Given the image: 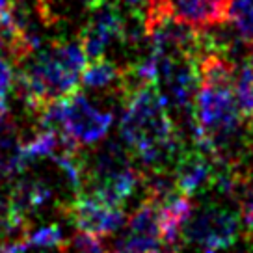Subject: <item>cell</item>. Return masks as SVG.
I'll return each instance as SVG.
<instances>
[{
	"mask_svg": "<svg viewBox=\"0 0 253 253\" xmlns=\"http://www.w3.org/2000/svg\"><path fill=\"white\" fill-rule=\"evenodd\" d=\"M240 227H242L240 214L212 203V205L203 207L198 212L194 211L192 218L184 227L182 238L218 252L237 242Z\"/></svg>",
	"mask_w": 253,
	"mask_h": 253,
	"instance_id": "cell-1",
	"label": "cell"
},
{
	"mask_svg": "<svg viewBox=\"0 0 253 253\" xmlns=\"http://www.w3.org/2000/svg\"><path fill=\"white\" fill-rule=\"evenodd\" d=\"M112 112L95 108L80 91L63 97V125L60 132L71 134L80 145L101 142L112 126Z\"/></svg>",
	"mask_w": 253,
	"mask_h": 253,
	"instance_id": "cell-2",
	"label": "cell"
},
{
	"mask_svg": "<svg viewBox=\"0 0 253 253\" xmlns=\"http://www.w3.org/2000/svg\"><path fill=\"white\" fill-rule=\"evenodd\" d=\"M63 214L77 225L79 231L108 237L125 225L126 214L123 207H108L91 196L89 192H79L71 203L63 205Z\"/></svg>",
	"mask_w": 253,
	"mask_h": 253,
	"instance_id": "cell-3",
	"label": "cell"
},
{
	"mask_svg": "<svg viewBox=\"0 0 253 253\" xmlns=\"http://www.w3.org/2000/svg\"><path fill=\"white\" fill-rule=\"evenodd\" d=\"M233 0H155L164 15L194 28H211L229 23Z\"/></svg>",
	"mask_w": 253,
	"mask_h": 253,
	"instance_id": "cell-4",
	"label": "cell"
},
{
	"mask_svg": "<svg viewBox=\"0 0 253 253\" xmlns=\"http://www.w3.org/2000/svg\"><path fill=\"white\" fill-rule=\"evenodd\" d=\"M125 19L116 4H103L95 9V15L80 30V45L86 52L87 60L103 58L104 50L112 40L123 38Z\"/></svg>",
	"mask_w": 253,
	"mask_h": 253,
	"instance_id": "cell-5",
	"label": "cell"
},
{
	"mask_svg": "<svg viewBox=\"0 0 253 253\" xmlns=\"http://www.w3.org/2000/svg\"><path fill=\"white\" fill-rule=\"evenodd\" d=\"M216 158L203 153L194 145V149H182L175 160L173 179L177 190L184 196H194L199 190L212 184Z\"/></svg>",
	"mask_w": 253,
	"mask_h": 253,
	"instance_id": "cell-6",
	"label": "cell"
},
{
	"mask_svg": "<svg viewBox=\"0 0 253 253\" xmlns=\"http://www.w3.org/2000/svg\"><path fill=\"white\" fill-rule=\"evenodd\" d=\"M192 214H194V203L190 201L188 196L181 192L158 203V225H160L162 244L177 248Z\"/></svg>",
	"mask_w": 253,
	"mask_h": 253,
	"instance_id": "cell-7",
	"label": "cell"
},
{
	"mask_svg": "<svg viewBox=\"0 0 253 253\" xmlns=\"http://www.w3.org/2000/svg\"><path fill=\"white\" fill-rule=\"evenodd\" d=\"M26 162L23 157V143L19 130L9 116H0V181H6L21 173Z\"/></svg>",
	"mask_w": 253,
	"mask_h": 253,
	"instance_id": "cell-8",
	"label": "cell"
},
{
	"mask_svg": "<svg viewBox=\"0 0 253 253\" xmlns=\"http://www.w3.org/2000/svg\"><path fill=\"white\" fill-rule=\"evenodd\" d=\"M121 80H123V69L108 58H97L89 60L86 67L80 73V82L87 89H121Z\"/></svg>",
	"mask_w": 253,
	"mask_h": 253,
	"instance_id": "cell-9",
	"label": "cell"
},
{
	"mask_svg": "<svg viewBox=\"0 0 253 253\" xmlns=\"http://www.w3.org/2000/svg\"><path fill=\"white\" fill-rule=\"evenodd\" d=\"M235 97L242 119L253 128V56L244 60L235 77Z\"/></svg>",
	"mask_w": 253,
	"mask_h": 253,
	"instance_id": "cell-10",
	"label": "cell"
},
{
	"mask_svg": "<svg viewBox=\"0 0 253 253\" xmlns=\"http://www.w3.org/2000/svg\"><path fill=\"white\" fill-rule=\"evenodd\" d=\"M48 54L62 65L65 71L79 75L87 65V56L80 41H58L48 48Z\"/></svg>",
	"mask_w": 253,
	"mask_h": 253,
	"instance_id": "cell-11",
	"label": "cell"
},
{
	"mask_svg": "<svg viewBox=\"0 0 253 253\" xmlns=\"http://www.w3.org/2000/svg\"><path fill=\"white\" fill-rule=\"evenodd\" d=\"M60 145V134L50 128H38L30 142L23 143V157L28 164L32 160H38L43 157H52Z\"/></svg>",
	"mask_w": 253,
	"mask_h": 253,
	"instance_id": "cell-12",
	"label": "cell"
},
{
	"mask_svg": "<svg viewBox=\"0 0 253 253\" xmlns=\"http://www.w3.org/2000/svg\"><path fill=\"white\" fill-rule=\"evenodd\" d=\"M229 21L235 32L244 43V47L253 45V0H233L229 11Z\"/></svg>",
	"mask_w": 253,
	"mask_h": 253,
	"instance_id": "cell-13",
	"label": "cell"
},
{
	"mask_svg": "<svg viewBox=\"0 0 253 253\" xmlns=\"http://www.w3.org/2000/svg\"><path fill=\"white\" fill-rule=\"evenodd\" d=\"M24 240H26L28 248H60L62 252L67 250L63 231L58 223H50V225L36 229L34 233H26Z\"/></svg>",
	"mask_w": 253,
	"mask_h": 253,
	"instance_id": "cell-14",
	"label": "cell"
},
{
	"mask_svg": "<svg viewBox=\"0 0 253 253\" xmlns=\"http://www.w3.org/2000/svg\"><path fill=\"white\" fill-rule=\"evenodd\" d=\"M71 246L75 253H110L103 237L95 233H86V231H79L73 238Z\"/></svg>",
	"mask_w": 253,
	"mask_h": 253,
	"instance_id": "cell-15",
	"label": "cell"
},
{
	"mask_svg": "<svg viewBox=\"0 0 253 253\" xmlns=\"http://www.w3.org/2000/svg\"><path fill=\"white\" fill-rule=\"evenodd\" d=\"M238 207H240V223L244 227L246 238L253 240V184H248L244 192L238 196Z\"/></svg>",
	"mask_w": 253,
	"mask_h": 253,
	"instance_id": "cell-16",
	"label": "cell"
},
{
	"mask_svg": "<svg viewBox=\"0 0 253 253\" xmlns=\"http://www.w3.org/2000/svg\"><path fill=\"white\" fill-rule=\"evenodd\" d=\"M155 0H118L116 6L119 8V11H126L128 17H136L145 21V15L151 9Z\"/></svg>",
	"mask_w": 253,
	"mask_h": 253,
	"instance_id": "cell-17",
	"label": "cell"
},
{
	"mask_svg": "<svg viewBox=\"0 0 253 253\" xmlns=\"http://www.w3.org/2000/svg\"><path fill=\"white\" fill-rule=\"evenodd\" d=\"M15 82V73L11 63L0 58V97H8L9 89H13Z\"/></svg>",
	"mask_w": 253,
	"mask_h": 253,
	"instance_id": "cell-18",
	"label": "cell"
},
{
	"mask_svg": "<svg viewBox=\"0 0 253 253\" xmlns=\"http://www.w3.org/2000/svg\"><path fill=\"white\" fill-rule=\"evenodd\" d=\"M82 2H84V6H86L87 9H91V11L99 9L104 4V0H82Z\"/></svg>",
	"mask_w": 253,
	"mask_h": 253,
	"instance_id": "cell-19",
	"label": "cell"
},
{
	"mask_svg": "<svg viewBox=\"0 0 253 253\" xmlns=\"http://www.w3.org/2000/svg\"><path fill=\"white\" fill-rule=\"evenodd\" d=\"M11 6H13V0H0V13L11 9Z\"/></svg>",
	"mask_w": 253,
	"mask_h": 253,
	"instance_id": "cell-20",
	"label": "cell"
},
{
	"mask_svg": "<svg viewBox=\"0 0 253 253\" xmlns=\"http://www.w3.org/2000/svg\"><path fill=\"white\" fill-rule=\"evenodd\" d=\"M153 253H177V248H169V246H162L160 250H157V252Z\"/></svg>",
	"mask_w": 253,
	"mask_h": 253,
	"instance_id": "cell-21",
	"label": "cell"
}]
</instances>
